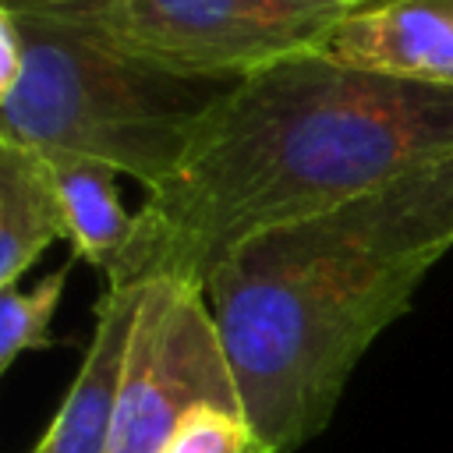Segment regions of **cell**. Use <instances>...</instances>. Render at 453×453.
Segmentation results:
<instances>
[{
  "label": "cell",
  "instance_id": "obj_1",
  "mask_svg": "<svg viewBox=\"0 0 453 453\" xmlns=\"http://www.w3.org/2000/svg\"><path fill=\"white\" fill-rule=\"evenodd\" d=\"M453 159V88L297 53L234 85L145 195L106 287L205 290L248 237Z\"/></svg>",
  "mask_w": 453,
  "mask_h": 453
},
{
  "label": "cell",
  "instance_id": "obj_2",
  "mask_svg": "<svg viewBox=\"0 0 453 453\" xmlns=\"http://www.w3.org/2000/svg\"><path fill=\"white\" fill-rule=\"evenodd\" d=\"M453 248V159L248 237L205 283L241 403L273 453L315 439L375 336Z\"/></svg>",
  "mask_w": 453,
  "mask_h": 453
},
{
  "label": "cell",
  "instance_id": "obj_3",
  "mask_svg": "<svg viewBox=\"0 0 453 453\" xmlns=\"http://www.w3.org/2000/svg\"><path fill=\"white\" fill-rule=\"evenodd\" d=\"M0 11L21 42L18 78L0 92V142L106 163L145 191L180 166L202 120L237 85L163 71L32 7Z\"/></svg>",
  "mask_w": 453,
  "mask_h": 453
},
{
  "label": "cell",
  "instance_id": "obj_4",
  "mask_svg": "<svg viewBox=\"0 0 453 453\" xmlns=\"http://www.w3.org/2000/svg\"><path fill=\"white\" fill-rule=\"evenodd\" d=\"M60 18L85 35L184 78L244 81L315 53L350 0H0Z\"/></svg>",
  "mask_w": 453,
  "mask_h": 453
},
{
  "label": "cell",
  "instance_id": "obj_5",
  "mask_svg": "<svg viewBox=\"0 0 453 453\" xmlns=\"http://www.w3.org/2000/svg\"><path fill=\"white\" fill-rule=\"evenodd\" d=\"M209 403L244 411L205 290L180 280L142 283L110 453H166L180 421Z\"/></svg>",
  "mask_w": 453,
  "mask_h": 453
},
{
  "label": "cell",
  "instance_id": "obj_6",
  "mask_svg": "<svg viewBox=\"0 0 453 453\" xmlns=\"http://www.w3.org/2000/svg\"><path fill=\"white\" fill-rule=\"evenodd\" d=\"M319 53L347 67L453 88V0H361Z\"/></svg>",
  "mask_w": 453,
  "mask_h": 453
},
{
  "label": "cell",
  "instance_id": "obj_7",
  "mask_svg": "<svg viewBox=\"0 0 453 453\" xmlns=\"http://www.w3.org/2000/svg\"><path fill=\"white\" fill-rule=\"evenodd\" d=\"M138 304L142 287H106L96 304V329L85 347L81 368L50 428L28 453H110V421Z\"/></svg>",
  "mask_w": 453,
  "mask_h": 453
},
{
  "label": "cell",
  "instance_id": "obj_8",
  "mask_svg": "<svg viewBox=\"0 0 453 453\" xmlns=\"http://www.w3.org/2000/svg\"><path fill=\"white\" fill-rule=\"evenodd\" d=\"M53 241H67V216L50 159L39 149L0 142V290L18 287Z\"/></svg>",
  "mask_w": 453,
  "mask_h": 453
},
{
  "label": "cell",
  "instance_id": "obj_9",
  "mask_svg": "<svg viewBox=\"0 0 453 453\" xmlns=\"http://www.w3.org/2000/svg\"><path fill=\"white\" fill-rule=\"evenodd\" d=\"M46 159L53 166L74 258H85L92 269L106 273L124 251L134 226V212H127L120 202L117 170L85 156H46Z\"/></svg>",
  "mask_w": 453,
  "mask_h": 453
},
{
  "label": "cell",
  "instance_id": "obj_10",
  "mask_svg": "<svg viewBox=\"0 0 453 453\" xmlns=\"http://www.w3.org/2000/svg\"><path fill=\"white\" fill-rule=\"evenodd\" d=\"M64 283H67V265L46 273L28 290L18 287L0 290V372H7L18 354L53 347L50 322L64 297Z\"/></svg>",
  "mask_w": 453,
  "mask_h": 453
},
{
  "label": "cell",
  "instance_id": "obj_11",
  "mask_svg": "<svg viewBox=\"0 0 453 453\" xmlns=\"http://www.w3.org/2000/svg\"><path fill=\"white\" fill-rule=\"evenodd\" d=\"M166 453H273L244 411L195 407L173 432Z\"/></svg>",
  "mask_w": 453,
  "mask_h": 453
},
{
  "label": "cell",
  "instance_id": "obj_12",
  "mask_svg": "<svg viewBox=\"0 0 453 453\" xmlns=\"http://www.w3.org/2000/svg\"><path fill=\"white\" fill-rule=\"evenodd\" d=\"M350 4H361V0H350Z\"/></svg>",
  "mask_w": 453,
  "mask_h": 453
}]
</instances>
